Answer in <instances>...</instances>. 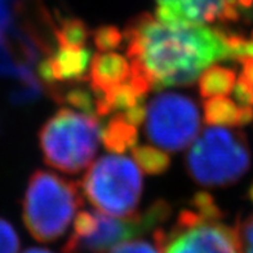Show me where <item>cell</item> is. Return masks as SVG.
Masks as SVG:
<instances>
[{"label": "cell", "instance_id": "6da1fadb", "mask_svg": "<svg viewBox=\"0 0 253 253\" xmlns=\"http://www.w3.org/2000/svg\"><path fill=\"white\" fill-rule=\"evenodd\" d=\"M123 34L126 57L151 89L186 87L212 65L235 60L226 27L170 24L141 13Z\"/></svg>", "mask_w": 253, "mask_h": 253}, {"label": "cell", "instance_id": "7a4b0ae2", "mask_svg": "<svg viewBox=\"0 0 253 253\" xmlns=\"http://www.w3.org/2000/svg\"><path fill=\"white\" fill-rule=\"evenodd\" d=\"M223 213L208 193L194 195L168 229L153 233L162 253H240L233 227L222 221Z\"/></svg>", "mask_w": 253, "mask_h": 253}, {"label": "cell", "instance_id": "3957f363", "mask_svg": "<svg viewBox=\"0 0 253 253\" xmlns=\"http://www.w3.org/2000/svg\"><path fill=\"white\" fill-rule=\"evenodd\" d=\"M101 130L96 115L62 107L39 132L45 163L63 173H79L93 160L100 146Z\"/></svg>", "mask_w": 253, "mask_h": 253}, {"label": "cell", "instance_id": "277c9868", "mask_svg": "<svg viewBox=\"0 0 253 253\" xmlns=\"http://www.w3.org/2000/svg\"><path fill=\"white\" fill-rule=\"evenodd\" d=\"M170 207L157 200L146 210L130 216H113L83 211L74 221L63 253H107L118 244L155 231L170 217Z\"/></svg>", "mask_w": 253, "mask_h": 253}, {"label": "cell", "instance_id": "5b68a950", "mask_svg": "<svg viewBox=\"0 0 253 253\" xmlns=\"http://www.w3.org/2000/svg\"><path fill=\"white\" fill-rule=\"evenodd\" d=\"M82 206L78 185L47 170L31 174L22 203L26 229L38 242H53L65 234Z\"/></svg>", "mask_w": 253, "mask_h": 253}, {"label": "cell", "instance_id": "8992f818", "mask_svg": "<svg viewBox=\"0 0 253 253\" xmlns=\"http://www.w3.org/2000/svg\"><path fill=\"white\" fill-rule=\"evenodd\" d=\"M190 177L202 186H229L248 172L251 150L243 132L211 126L195 141L186 157Z\"/></svg>", "mask_w": 253, "mask_h": 253}, {"label": "cell", "instance_id": "52a82bcc", "mask_svg": "<svg viewBox=\"0 0 253 253\" xmlns=\"http://www.w3.org/2000/svg\"><path fill=\"white\" fill-rule=\"evenodd\" d=\"M80 185L92 206L113 216L133 214L142 197L140 167L123 155L101 157L88 168Z\"/></svg>", "mask_w": 253, "mask_h": 253}, {"label": "cell", "instance_id": "ba28073f", "mask_svg": "<svg viewBox=\"0 0 253 253\" xmlns=\"http://www.w3.org/2000/svg\"><path fill=\"white\" fill-rule=\"evenodd\" d=\"M145 134L154 146L177 153L190 146L200 129V113L195 101L176 92H163L146 105Z\"/></svg>", "mask_w": 253, "mask_h": 253}, {"label": "cell", "instance_id": "9c48e42d", "mask_svg": "<svg viewBox=\"0 0 253 253\" xmlns=\"http://www.w3.org/2000/svg\"><path fill=\"white\" fill-rule=\"evenodd\" d=\"M155 16L170 24L208 25L238 22L253 0H155Z\"/></svg>", "mask_w": 253, "mask_h": 253}, {"label": "cell", "instance_id": "30bf717a", "mask_svg": "<svg viewBox=\"0 0 253 253\" xmlns=\"http://www.w3.org/2000/svg\"><path fill=\"white\" fill-rule=\"evenodd\" d=\"M132 78L133 67L128 57L114 50H100L92 57L87 82L96 98L129 82Z\"/></svg>", "mask_w": 253, "mask_h": 253}, {"label": "cell", "instance_id": "8fae6325", "mask_svg": "<svg viewBox=\"0 0 253 253\" xmlns=\"http://www.w3.org/2000/svg\"><path fill=\"white\" fill-rule=\"evenodd\" d=\"M204 120L210 126H242L253 120V107L242 106L229 96L203 100Z\"/></svg>", "mask_w": 253, "mask_h": 253}, {"label": "cell", "instance_id": "7c38bea8", "mask_svg": "<svg viewBox=\"0 0 253 253\" xmlns=\"http://www.w3.org/2000/svg\"><path fill=\"white\" fill-rule=\"evenodd\" d=\"M101 141L111 153H124L136 146L138 141V126L126 118L114 115L102 126Z\"/></svg>", "mask_w": 253, "mask_h": 253}, {"label": "cell", "instance_id": "4fadbf2b", "mask_svg": "<svg viewBox=\"0 0 253 253\" xmlns=\"http://www.w3.org/2000/svg\"><path fill=\"white\" fill-rule=\"evenodd\" d=\"M237 73L234 69L212 65L199 77V94L203 100L212 97L229 96L237 83Z\"/></svg>", "mask_w": 253, "mask_h": 253}, {"label": "cell", "instance_id": "5bb4252c", "mask_svg": "<svg viewBox=\"0 0 253 253\" xmlns=\"http://www.w3.org/2000/svg\"><path fill=\"white\" fill-rule=\"evenodd\" d=\"M132 154L140 169L151 176L164 173L170 166L168 153L157 146H150V145L134 146L132 149Z\"/></svg>", "mask_w": 253, "mask_h": 253}, {"label": "cell", "instance_id": "9a60e30c", "mask_svg": "<svg viewBox=\"0 0 253 253\" xmlns=\"http://www.w3.org/2000/svg\"><path fill=\"white\" fill-rule=\"evenodd\" d=\"M93 43L98 50H114L124 44V34L115 26H100L92 33Z\"/></svg>", "mask_w": 253, "mask_h": 253}, {"label": "cell", "instance_id": "2e32d148", "mask_svg": "<svg viewBox=\"0 0 253 253\" xmlns=\"http://www.w3.org/2000/svg\"><path fill=\"white\" fill-rule=\"evenodd\" d=\"M233 229L239 252L253 253V212L239 218Z\"/></svg>", "mask_w": 253, "mask_h": 253}, {"label": "cell", "instance_id": "e0dca14e", "mask_svg": "<svg viewBox=\"0 0 253 253\" xmlns=\"http://www.w3.org/2000/svg\"><path fill=\"white\" fill-rule=\"evenodd\" d=\"M107 253H162L160 244L153 235V239H130L115 246Z\"/></svg>", "mask_w": 253, "mask_h": 253}, {"label": "cell", "instance_id": "ac0fdd59", "mask_svg": "<svg viewBox=\"0 0 253 253\" xmlns=\"http://www.w3.org/2000/svg\"><path fill=\"white\" fill-rule=\"evenodd\" d=\"M20 238L14 227L0 217V253H18Z\"/></svg>", "mask_w": 253, "mask_h": 253}, {"label": "cell", "instance_id": "d6986e66", "mask_svg": "<svg viewBox=\"0 0 253 253\" xmlns=\"http://www.w3.org/2000/svg\"><path fill=\"white\" fill-rule=\"evenodd\" d=\"M24 253H53V252H50V251L45 250V248H29V250L25 251Z\"/></svg>", "mask_w": 253, "mask_h": 253}]
</instances>
